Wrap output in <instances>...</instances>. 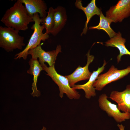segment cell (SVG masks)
Returning <instances> with one entry per match:
<instances>
[{"instance_id":"cell-1","label":"cell","mask_w":130,"mask_h":130,"mask_svg":"<svg viewBox=\"0 0 130 130\" xmlns=\"http://www.w3.org/2000/svg\"><path fill=\"white\" fill-rule=\"evenodd\" d=\"M20 1L18 0L13 5L8 9L1 20L6 26L20 31L28 28L29 24L34 22L33 17L29 13Z\"/></svg>"},{"instance_id":"cell-2","label":"cell","mask_w":130,"mask_h":130,"mask_svg":"<svg viewBox=\"0 0 130 130\" xmlns=\"http://www.w3.org/2000/svg\"><path fill=\"white\" fill-rule=\"evenodd\" d=\"M38 13L34 14L33 19L34 23L31 27L33 32L25 48L21 52L16 54L15 59H17L22 58L24 59H27L29 51L40 45L41 41H45L49 38V34L46 33H43V31L45 28L44 26L41 25L42 19Z\"/></svg>"},{"instance_id":"cell-3","label":"cell","mask_w":130,"mask_h":130,"mask_svg":"<svg viewBox=\"0 0 130 130\" xmlns=\"http://www.w3.org/2000/svg\"><path fill=\"white\" fill-rule=\"evenodd\" d=\"M41 65L43 70L47 72L46 74L50 77L58 86L59 91V95L60 98L63 97L65 94L71 99H78L80 98L81 95L79 92L70 86L68 80L65 76L57 72L55 69L54 65L49 67H47L45 64Z\"/></svg>"},{"instance_id":"cell-4","label":"cell","mask_w":130,"mask_h":130,"mask_svg":"<svg viewBox=\"0 0 130 130\" xmlns=\"http://www.w3.org/2000/svg\"><path fill=\"white\" fill-rule=\"evenodd\" d=\"M19 31L6 26H0V46L6 51L21 49L25 46L24 37L20 36Z\"/></svg>"},{"instance_id":"cell-5","label":"cell","mask_w":130,"mask_h":130,"mask_svg":"<svg viewBox=\"0 0 130 130\" xmlns=\"http://www.w3.org/2000/svg\"><path fill=\"white\" fill-rule=\"evenodd\" d=\"M130 73V66L119 70L112 65L107 72L98 76L93 86L95 90L101 91L107 84L122 78Z\"/></svg>"},{"instance_id":"cell-6","label":"cell","mask_w":130,"mask_h":130,"mask_svg":"<svg viewBox=\"0 0 130 130\" xmlns=\"http://www.w3.org/2000/svg\"><path fill=\"white\" fill-rule=\"evenodd\" d=\"M108 98L105 93L99 96L98 103L101 110L105 111L109 116L112 117L118 123L130 119V113L121 112L118 109L117 105L111 103L108 99Z\"/></svg>"},{"instance_id":"cell-7","label":"cell","mask_w":130,"mask_h":130,"mask_svg":"<svg viewBox=\"0 0 130 130\" xmlns=\"http://www.w3.org/2000/svg\"><path fill=\"white\" fill-rule=\"evenodd\" d=\"M61 52V47L60 45L57 46L55 50L46 52L42 49L40 45L29 50L28 54L30 55L32 58H39V61L40 65L44 64L46 62L49 66H51L55 65L58 54Z\"/></svg>"},{"instance_id":"cell-8","label":"cell","mask_w":130,"mask_h":130,"mask_svg":"<svg viewBox=\"0 0 130 130\" xmlns=\"http://www.w3.org/2000/svg\"><path fill=\"white\" fill-rule=\"evenodd\" d=\"M130 15V0H120L106 12V17L112 22H121Z\"/></svg>"},{"instance_id":"cell-9","label":"cell","mask_w":130,"mask_h":130,"mask_svg":"<svg viewBox=\"0 0 130 130\" xmlns=\"http://www.w3.org/2000/svg\"><path fill=\"white\" fill-rule=\"evenodd\" d=\"M86 55L87 57V62L84 67L79 66L71 74L66 76L68 80L70 86L72 87L76 83L80 81L89 79L92 73L89 70V66L94 60V56L90 55V50L88 52Z\"/></svg>"},{"instance_id":"cell-10","label":"cell","mask_w":130,"mask_h":130,"mask_svg":"<svg viewBox=\"0 0 130 130\" xmlns=\"http://www.w3.org/2000/svg\"><path fill=\"white\" fill-rule=\"evenodd\" d=\"M109 98L117 104L118 109L123 112L130 113V84L123 91H112Z\"/></svg>"},{"instance_id":"cell-11","label":"cell","mask_w":130,"mask_h":130,"mask_svg":"<svg viewBox=\"0 0 130 130\" xmlns=\"http://www.w3.org/2000/svg\"><path fill=\"white\" fill-rule=\"evenodd\" d=\"M106 64V61L104 60L102 66L99 67L97 70L93 72L86 83L82 84H75L72 87L75 90H83L85 93V97L87 99H90L91 97L95 96L96 94L95 89L93 86V84L99 74L104 70Z\"/></svg>"},{"instance_id":"cell-12","label":"cell","mask_w":130,"mask_h":130,"mask_svg":"<svg viewBox=\"0 0 130 130\" xmlns=\"http://www.w3.org/2000/svg\"><path fill=\"white\" fill-rule=\"evenodd\" d=\"M75 5L76 8L84 12L86 18L84 27L81 34V35L82 36L83 34L86 33L88 30L87 25L91 18L95 15L100 16L102 12L101 10L96 6L95 0H91L85 7L83 6L81 0H77Z\"/></svg>"},{"instance_id":"cell-13","label":"cell","mask_w":130,"mask_h":130,"mask_svg":"<svg viewBox=\"0 0 130 130\" xmlns=\"http://www.w3.org/2000/svg\"><path fill=\"white\" fill-rule=\"evenodd\" d=\"M25 6L29 13L32 16L38 13L41 18L44 19L46 16L47 9L46 5L42 0H20Z\"/></svg>"},{"instance_id":"cell-14","label":"cell","mask_w":130,"mask_h":130,"mask_svg":"<svg viewBox=\"0 0 130 130\" xmlns=\"http://www.w3.org/2000/svg\"><path fill=\"white\" fill-rule=\"evenodd\" d=\"M37 58H32L29 61V69L28 70V73L33 76V82L32 84V92L31 95L33 97H38L40 96L41 93L37 89V86L38 78L41 71L43 69Z\"/></svg>"},{"instance_id":"cell-15","label":"cell","mask_w":130,"mask_h":130,"mask_svg":"<svg viewBox=\"0 0 130 130\" xmlns=\"http://www.w3.org/2000/svg\"><path fill=\"white\" fill-rule=\"evenodd\" d=\"M126 41L125 39L123 38L121 34L118 32L116 36L105 42L106 46L116 47L119 50V54L117 58L118 63L121 61L122 56L124 55L130 56V52L126 48L125 45Z\"/></svg>"},{"instance_id":"cell-16","label":"cell","mask_w":130,"mask_h":130,"mask_svg":"<svg viewBox=\"0 0 130 130\" xmlns=\"http://www.w3.org/2000/svg\"><path fill=\"white\" fill-rule=\"evenodd\" d=\"M67 20V16L65 8L59 6L54 9V23L53 29L51 33L56 36L65 26Z\"/></svg>"},{"instance_id":"cell-17","label":"cell","mask_w":130,"mask_h":130,"mask_svg":"<svg viewBox=\"0 0 130 130\" xmlns=\"http://www.w3.org/2000/svg\"><path fill=\"white\" fill-rule=\"evenodd\" d=\"M112 22L110 19L105 17L102 12L100 16V21L98 24L96 26H90L89 29L103 30L107 33L110 39L113 38L117 34L110 26L111 23Z\"/></svg>"},{"instance_id":"cell-18","label":"cell","mask_w":130,"mask_h":130,"mask_svg":"<svg viewBox=\"0 0 130 130\" xmlns=\"http://www.w3.org/2000/svg\"><path fill=\"white\" fill-rule=\"evenodd\" d=\"M54 10L52 7H50L47 12V16L45 18H42V23L46 30V33L48 34L51 33L54 27Z\"/></svg>"},{"instance_id":"cell-19","label":"cell","mask_w":130,"mask_h":130,"mask_svg":"<svg viewBox=\"0 0 130 130\" xmlns=\"http://www.w3.org/2000/svg\"><path fill=\"white\" fill-rule=\"evenodd\" d=\"M117 126L120 130H124V126H123L122 124H118Z\"/></svg>"},{"instance_id":"cell-20","label":"cell","mask_w":130,"mask_h":130,"mask_svg":"<svg viewBox=\"0 0 130 130\" xmlns=\"http://www.w3.org/2000/svg\"><path fill=\"white\" fill-rule=\"evenodd\" d=\"M41 130H46V128L44 126Z\"/></svg>"}]
</instances>
